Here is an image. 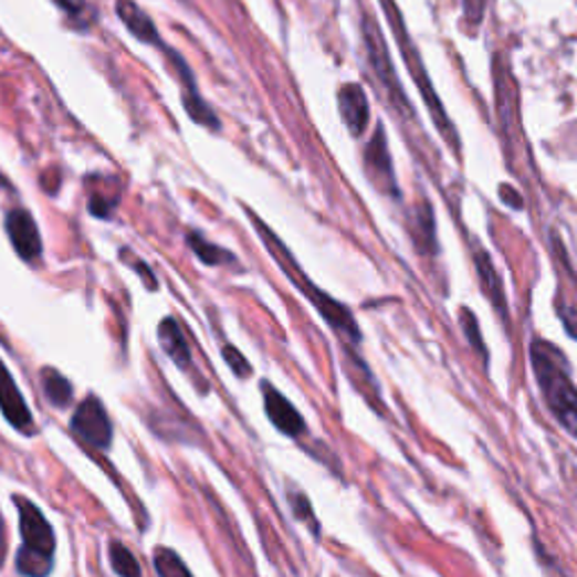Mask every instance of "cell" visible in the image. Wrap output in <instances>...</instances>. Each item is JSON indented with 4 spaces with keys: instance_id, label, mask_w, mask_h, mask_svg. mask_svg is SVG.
Listing matches in <instances>:
<instances>
[{
    "instance_id": "30bf717a",
    "label": "cell",
    "mask_w": 577,
    "mask_h": 577,
    "mask_svg": "<svg viewBox=\"0 0 577 577\" xmlns=\"http://www.w3.org/2000/svg\"><path fill=\"white\" fill-rule=\"evenodd\" d=\"M158 338L165 355L175 361L181 370H190L192 368V353H190V345L186 340L183 329L179 327V323L175 318H165L158 325Z\"/></svg>"
},
{
    "instance_id": "484cf974",
    "label": "cell",
    "mask_w": 577,
    "mask_h": 577,
    "mask_svg": "<svg viewBox=\"0 0 577 577\" xmlns=\"http://www.w3.org/2000/svg\"><path fill=\"white\" fill-rule=\"evenodd\" d=\"M483 10H485V0H465V17L472 21V23H481V17H483Z\"/></svg>"
},
{
    "instance_id": "ffe728a7",
    "label": "cell",
    "mask_w": 577,
    "mask_h": 577,
    "mask_svg": "<svg viewBox=\"0 0 577 577\" xmlns=\"http://www.w3.org/2000/svg\"><path fill=\"white\" fill-rule=\"evenodd\" d=\"M154 566H156L158 577H192L186 562L169 548H156Z\"/></svg>"
},
{
    "instance_id": "8992f818",
    "label": "cell",
    "mask_w": 577,
    "mask_h": 577,
    "mask_svg": "<svg viewBox=\"0 0 577 577\" xmlns=\"http://www.w3.org/2000/svg\"><path fill=\"white\" fill-rule=\"evenodd\" d=\"M14 503L19 505V512H21L23 546L52 557L54 555V533H52L50 524L45 522L41 510L23 496H14Z\"/></svg>"
},
{
    "instance_id": "7c38bea8",
    "label": "cell",
    "mask_w": 577,
    "mask_h": 577,
    "mask_svg": "<svg viewBox=\"0 0 577 577\" xmlns=\"http://www.w3.org/2000/svg\"><path fill=\"white\" fill-rule=\"evenodd\" d=\"M474 264H476V273H479V280H481V286H483V294L490 298V303L499 310V314L503 318H507V305H505V292H503V282H501V275L496 273L494 264H492V258L483 251V249H476L474 251Z\"/></svg>"
},
{
    "instance_id": "e0dca14e",
    "label": "cell",
    "mask_w": 577,
    "mask_h": 577,
    "mask_svg": "<svg viewBox=\"0 0 577 577\" xmlns=\"http://www.w3.org/2000/svg\"><path fill=\"white\" fill-rule=\"evenodd\" d=\"M418 228H416V242L422 253L436 255L438 253V242H436V221H433V210L429 203H422L418 208Z\"/></svg>"
},
{
    "instance_id": "277c9868",
    "label": "cell",
    "mask_w": 577,
    "mask_h": 577,
    "mask_svg": "<svg viewBox=\"0 0 577 577\" xmlns=\"http://www.w3.org/2000/svg\"><path fill=\"white\" fill-rule=\"evenodd\" d=\"M384 3V10H388L390 14H392V25H395V32H397V41H399V48H401V52H403V60H409L411 62V71H413V77H416V82L420 84V88H422V93L427 95V99H429V104H431V113H433V118L438 120V125H440V132L444 129V132H449L451 134V138L455 140V136H453V132H451V123L447 120V115H444V111L440 108V104H438V99H436V95H433V88H431V84H429V80H427V71H424V66H422V62L418 60V52H416V48L411 45V41H409V34L403 32V28H401V23H399V12H397V8L392 6V0H381Z\"/></svg>"
},
{
    "instance_id": "9c48e42d",
    "label": "cell",
    "mask_w": 577,
    "mask_h": 577,
    "mask_svg": "<svg viewBox=\"0 0 577 577\" xmlns=\"http://www.w3.org/2000/svg\"><path fill=\"white\" fill-rule=\"evenodd\" d=\"M338 108H340V118L345 125H348V129L355 136H361L370 120V108L364 88L359 84H345L338 93Z\"/></svg>"
},
{
    "instance_id": "8fae6325",
    "label": "cell",
    "mask_w": 577,
    "mask_h": 577,
    "mask_svg": "<svg viewBox=\"0 0 577 577\" xmlns=\"http://www.w3.org/2000/svg\"><path fill=\"white\" fill-rule=\"evenodd\" d=\"M366 162H368V171L373 175L375 183L384 192L397 195V186H395V177H392V165H390V156H388V147H386L381 129H377L375 140L370 143V147L366 151Z\"/></svg>"
},
{
    "instance_id": "9a60e30c",
    "label": "cell",
    "mask_w": 577,
    "mask_h": 577,
    "mask_svg": "<svg viewBox=\"0 0 577 577\" xmlns=\"http://www.w3.org/2000/svg\"><path fill=\"white\" fill-rule=\"evenodd\" d=\"M41 379H43V392H45V397H48V401L52 403V407H56V409L71 407L73 386H71V381L62 373H56L52 368H45L41 373Z\"/></svg>"
},
{
    "instance_id": "ac0fdd59",
    "label": "cell",
    "mask_w": 577,
    "mask_h": 577,
    "mask_svg": "<svg viewBox=\"0 0 577 577\" xmlns=\"http://www.w3.org/2000/svg\"><path fill=\"white\" fill-rule=\"evenodd\" d=\"M108 559H111V566H113L115 575H120V577H143L138 559L134 557V553L125 544L111 542L108 544Z\"/></svg>"
},
{
    "instance_id": "44dd1931",
    "label": "cell",
    "mask_w": 577,
    "mask_h": 577,
    "mask_svg": "<svg viewBox=\"0 0 577 577\" xmlns=\"http://www.w3.org/2000/svg\"><path fill=\"white\" fill-rule=\"evenodd\" d=\"M288 505H292V512H294L298 522H303L310 528V533L318 539L321 537V524H318V518L314 514L310 499L303 492H292V494H288Z\"/></svg>"
},
{
    "instance_id": "2e32d148",
    "label": "cell",
    "mask_w": 577,
    "mask_h": 577,
    "mask_svg": "<svg viewBox=\"0 0 577 577\" xmlns=\"http://www.w3.org/2000/svg\"><path fill=\"white\" fill-rule=\"evenodd\" d=\"M188 244H190V249L195 251V255H197L203 264H208V266H219V264L235 262V255H233V253L221 249V246H217V244H210L201 233H190V235H188Z\"/></svg>"
},
{
    "instance_id": "d6986e66",
    "label": "cell",
    "mask_w": 577,
    "mask_h": 577,
    "mask_svg": "<svg viewBox=\"0 0 577 577\" xmlns=\"http://www.w3.org/2000/svg\"><path fill=\"white\" fill-rule=\"evenodd\" d=\"M17 568L25 577H45L52 568V557L21 546L19 557H17Z\"/></svg>"
},
{
    "instance_id": "cb8c5ba5",
    "label": "cell",
    "mask_w": 577,
    "mask_h": 577,
    "mask_svg": "<svg viewBox=\"0 0 577 577\" xmlns=\"http://www.w3.org/2000/svg\"><path fill=\"white\" fill-rule=\"evenodd\" d=\"M120 258L125 260V264H129V266L140 275V280L147 284V288H151V292H156L158 282H156V275H154V271L149 269V264H145L140 258H136V255H134L132 251H127V249L120 251Z\"/></svg>"
},
{
    "instance_id": "52a82bcc",
    "label": "cell",
    "mask_w": 577,
    "mask_h": 577,
    "mask_svg": "<svg viewBox=\"0 0 577 577\" xmlns=\"http://www.w3.org/2000/svg\"><path fill=\"white\" fill-rule=\"evenodd\" d=\"M6 228H8V235H10L14 251L25 262H34L41 255L43 244H41L39 228H36V221L32 219V214L28 210L14 208L6 219Z\"/></svg>"
},
{
    "instance_id": "5bb4252c",
    "label": "cell",
    "mask_w": 577,
    "mask_h": 577,
    "mask_svg": "<svg viewBox=\"0 0 577 577\" xmlns=\"http://www.w3.org/2000/svg\"><path fill=\"white\" fill-rule=\"evenodd\" d=\"M364 34H366V45H368V56H370V64L373 69L377 71L379 80L388 86V82L392 84L395 91L397 88V82H395V75H392V69H390V60L386 54V45H384V39H381V32L377 30L375 23L370 21H364Z\"/></svg>"
},
{
    "instance_id": "d4e9b609",
    "label": "cell",
    "mask_w": 577,
    "mask_h": 577,
    "mask_svg": "<svg viewBox=\"0 0 577 577\" xmlns=\"http://www.w3.org/2000/svg\"><path fill=\"white\" fill-rule=\"evenodd\" d=\"M501 199L510 206V208H514V210H522L524 208V199H522V195H518L516 190H512L510 186H501Z\"/></svg>"
},
{
    "instance_id": "4fadbf2b",
    "label": "cell",
    "mask_w": 577,
    "mask_h": 577,
    "mask_svg": "<svg viewBox=\"0 0 577 577\" xmlns=\"http://www.w3.org/2000/svg\"><path fill=\"white\" fill-rule=\"evenodd\" d=\"M115 12H118L120 21L127 25V30L138 41H145V43H151V45H158V48L162 45L154 21L134 3V0H118V3H115Z\"/></svg>"
},
{
    "instance_id": "7a4b0ae2",
    "label": "cell",
    "mask_w": 577,
    "mask_h": 577,
    "mask_svg": "<svg viewBox=\"0 0 577 577\" xmlns=\"http://www.w3.org/2000/svg\"><path fill=\"white\" fill-rule=\"evenodd\" d=\"M249 214H251V219H253V223H255V228H258L260 238L264 240L269 253L277 260L280 269H282L288 277H292V282L307 296V301L318 310V314L325 318V323H327L332 329H336L345 340H350V343L359 345L364 336H361L359 323L355 321L353 312H350L348 307H345V305H340L338 301H334L329 294H325L323 288H318V286L305 275V271L298 266V262L294 260V255L288 253L286 246L271 233L269 225L262 223L253 212H249Z\"/></svg>"
},
{
    "instance_id": "5b68a950",
    "label": "cell",
    "mask_w": 577,
    "mask_h": 577,
    "mask_svg": "<svg viewBox=\"0 0 577 577\" xmlns=\"http://www.w3.org/2000/svg\"><path fill=\"white\" fill-rule=\"evenodd\" d=\"M262 395H264L266 418L280 433H284L286 438H294V440L307 436L305 418L280 390H275L269 381H262Z\"/></svg>"
},
{
    "instance_id": "603a6c76",
    "label": "cell",
    "mask_w": 577,
    "mask_h": 577,
    "mask_svg": "<svg viewBox=\"0 0 577 577\" xmlns=\"http://www.w3.org/2000/svg\"><path fill=\"white\" fill-rule=\"evenodd\" d=\"M221 355H223V361L230 366V370H233L240 379H246V377L253 375L251 364H249L246 357L235 348V345H223Z\"/></svg>"
},
{
    "instance_id": "7402d4cb",
    "label": "cell",
    "mask_w": 577,
    "mask_h": 577,
    "mask_svg": "<svg viewBox=\"0 0 577 577\" xmlns=\"http://www.w3.org/2000/svg\"><path fill=\"white\" fill-rule=\"evenodd\" d=\"M458 321H460V327H463V332H465L470 345L483 357V361H485V366H487V359H490V357H487V345H485V340H483V334H481V327H479V321H476L474 312H472L470 307H463V310H460Z\"/></svg>"
},
{
    "instance_id": "4316f807",
    "label": "cell",
    "mask_w": 577,
    "mask_h": 577,
    "mask_svg": "<svg viewBox=\"0 0 577 577\" xmlns=\"http://www.w3.org/2000/svg\"><path fill=\"white\" fill-rule=\"evenodd\" d=\"M56 6H60L66 14H71V17H80L84 10H86V3L84 0H54Z\"/></svg>"
},
{
    "instance_id": "3957f363",
    "label": "cell",
    "mask_w": 577,
    "mask_h": 577,
    "mask_svg": "<svg viewBox=\"0 0 577 577\" xmlns=\"http://www.w3.org/2000/svg\"><path fill=\"white\" fill-rule=\"evenodd\" d=\"M71 429L75 431V436L80 440H84L86 444L95 447V449H108L111 440H113V427L111 420L102 407V401L97 397H86L77 411L73 413L71 420Z\"/></svg>"
},
{
    "instance_id": "6da1fadb",
    "label": "cell",
    "mask_w": 577,
    "mask_h": 577,
    "mask_svg": "<svg viewBox=\"0 0 577 577\" xmlns=\"http://www.w3.org/2000/svg\"><path fill=\"white\" fill-rule=\"evenodd\" d=\"M531 364L548 411L559 427L577 438V386L570 377V364L550 340H533Z\"/></svg>"
},
{
    "instance_id": "ba28073f",
    "label": "cell",
    "mask_w": 577,
    "mask_h": 577,
    "mask_svg": "<svg viewBox=\"0 0 577 577\" xmlns=\"http://www.w3.org/2000/svg\"><path fill=\"white\" fill-rule=\"evenodd\" d=\"M0 411H3L6 420L25 433H32V413L28 409V403L12 379L8 366L0 361Z\"/></svg>"
}]
</instances>
